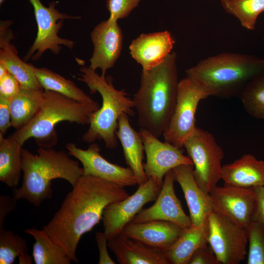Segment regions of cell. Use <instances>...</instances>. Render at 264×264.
Listing matches in <instances>:
<instances>
[{
    "instance_id": "obj_8",
    "label": "cell",
    "mask_w": 264,
    "mask_h": 264,
    "mask_svg": "<svg viewBox=\"0 0 264 264\" xmlns=\"http://www.w3.org/2000/svg\"><path fill=\"white\" fill-rule=\"evenodd\" d=\"M209 97L204 88L186 76L179 80L176 105L163 136L165 142L181 149L196 127V113L200 101Z\"/></svg>"
},
{
    "instance_id": "obj_20",
    "label": "cell",
    "mask_w": 264,
    "mask_h": 264,
    "mask_svg": "<svg viewBox=\"0 0 264 264\" xmlns=\"http://www.w3.org/2000/svg\"><path fill=\"white\" fill-rule=\"evenodd\" d=\"M108 246L120 264H169L165 250L121 234L108 240Z\"/></svg>"
},
{
    "instance_id": "obj_21",
    "label": "cell",
    "mask_w": 264,
    "mask_h": 264,
    "mask_svg": "<svg viewBox=\"0 0 264 264\" xmlns=\"http://www.w3.org/2000/svg\"><path fill=\"white\" fill-rule=\"evenodd\" d=\"M14 38L11 29H4L0 31V63L17 79L22 87L44 90L37 77L36 67L22 60L15 46L11 43Z\"/></svg>"
},
{
    "instance_id": "obj_15",
    "label": "cell",
    "mask_w": 264,
    "mask_h": 264,
    "mask_svg": "<svg viewBox=\"0 0 264 264\" xmlns=\"http://www.w3.org/2000/svg\"><path fill=\"white\" fill-rule=\"evenodd\" d=\"M175 181L172 170L165 175L155 203L148 208L142 209L131 222L140 223L160 220L171 222L184 228L190 227L192 224L190 218L184 211L175 191Z\"/></svg>"
},
{
    "instance_id": "obj_18",
    "label": "cell",
    "mask_w": 264,
    "mask_h": 264,
    "mask_svg": "<svg viewBox=\"0 0 264 264\" xmlns=\"http://www.w3.org/2000/svg\"><path fill=\"white\" fill-rule=\"evenodd\" d=\"M175 40L167 31L142 34L129 46L132 57L142 70H148L161 63L172 52Z\"/></svg>"
},
{
    "instance_id": "obj_39",
    "label": "cell",
    "mask_w": 264,
    "mask_h": 264,
    "mask_svg": "<svg viewBox=\"0 0 264 264\" xmlns=\"http://www.w3.org/2000/svg\"><path fill=\"white\" fill-rule=\"evenodd\" d=\"M254 188L256 197V207L253 221L264 225V186Z\"/></svg>"
},
{
    "instance_id": "obj_37",
    "label": "cell",
    "mask_w": 264,
    "mask_h": 264,
    "mask_svg": "<svg viewBox=\"0 0 264 264\" xmlns=\"http://www.w3.org/2000/svg\"><path fill=\"white\" fill-rule=\"evenodd\" d=\"M9 102L0 96V133L3 135L12 126Z\"/></svg>"
},
{
    "instance_id": "obj_33",
    "label": "cell",
    "mask_w": 264,
    "mask_h": 264,
    "mask_svg": "<svg viewBox=\"0 0 264 264\" xmlns=\"http://www.w3.org/2000/svg\"><path fill=\"white\" fill-rule=\"evenodd\" d=\"M140 0H107V7L110 13L109 18L117 21L127 17L137 6Z\"/></svg>"
},
{
    "instance_id": "obj_1",
    "label": "cell",
    "mask_w": 264,
    "mask_h": 264,
    "mask_svg": "<svg viewBox=\"0 0 264 264\" xmlns=\"http://www.w3.org/2000/svg\"><path fill=\"white\" fill-rule=\"evenodd\" d=\"M124 188L97 177L82 175L43 229L71 261L78 263L76 250L81 237L102 220L108 205L130 196Z\"/></svg>"
},
{
    "instance_id": "obj_28",
    "label": "cell",
    "mask_w": 264,
    "mask_h": 264,
    "mask_svg": "<svg viewBox=\"0 0 264 264\" xmlns=\"http://www.w3.org/2000/svg\"><path fill=\"white\" fill-rule=\"evenodd\" d=\"M36 74L45 91H52L83 103L94 101L72 81L44 67L37 68Z\"/></svg>"
},
{
    "instance_id": "obj_38",
    "label": "cell",
    "mask_w": 264,
    "mask_h": 264,
    "mask_svg": "<svg viewBox=\"0 0 264 264\" xmlns=\"http://www.w3.org/2000/svg\"><path fill=\"white\" fill-rule=\"evenodd\" d=\"M17 200L8 196H0V229L3 228L5 218L16 208Z\"/></svg>"
},
{
    "instance_id": "obj_11",
    "label": "cell",
    "mask_w": 264,
    "mask_h": 264,
    "mask_svg": "<svg viewBox=\"0 0 264 264\" xmlns=\"http://www.w3.org/2000/svg\"><path fill=\"white\" fill-rule=\"evenodd\" d=\"M162 184L154 177L149 178L132 195L105 207L102 220L108 240L121 234L146 204L155 200Z\"/></svg>"
},
{
    "instance_id": "obj_36",
    "label": "cell",
    "mask_w": 264,
    "mask_h": 264,
    "mask_svg": "<svg viewBox=\"0 0 264 264\" xmlns=\"http://www.w3.org/2000/svg\"><path fill=\"white\" fill-rule=\"evenodd\" d=\"M95 240L99 251V264H115L110 256L107 249L108 239L105 233L96 232Z\"/></svg>"
},
{
    "instance_id": "obj_30",
    "label": "cell",
    "mask_w": 264,
    "mask_h": 264,
    "mask_svg": "<svg viewBox=\"0 0 264 264\" xmlns=\"http://www.w3.org/2000/svg\"><path fill=\"white\" fill-rule=\"evenodd\" d=\"M238 97L249 115L264 119V70L247 83Z\"/></svg>"
},
{
    "instance_id": "obj_10",
    "label": "cell",
    "mask_w": 264,
    "mask_h": 264,
    "mask_svg": "<svg viewBox=\"0 0 264 264\" xmlns=\"http://www.w3.org/2000/svg\"><path fill=\"white\" fill-rule=\"evenodd\" d=\"M208 244L220 264H239L247 255L248 233L242 228L212 211L208 218Z\"/></svg>"
},
{
    "instance_id": "obj_43",
    "label": "cell",
    "mask_w": 264,
    "mask_h": 264,
    "mask_svg": "<svg viewBox=\"0 0 264 264\" xmlns=\"http://www.w3.org/2000/svg\"></svg>"
},
{
    "instance_id": "obj_40",
    "label": "cell",
    "mask_w": 264,
    "mask_h": 264,
    "mask_svg": "<svg viewBox=\"0 0 264 264\" xmlns=\"http://www.w3.org/2000/svg\"><path fill=\"white\" fill-rule=\"evenodd\" d=\"M33 257L29 254H25L19 258L20 264H31L32 263Z\"/></svg>"
},
{
    "instance_id": "obj_41",
    "label": "cell",
    "mask_w": 264,
    "mask_h": 264,
    "mask_svg": "<svg viewBox=\"0 0 264 264\" xmlns=\"http://www.w3.org/2000/svg\"><path fill=\"white\" fill-rule=\"evenodd\" d=\"M8 72L6 67L1 63H0V78L4 76Z\"/></svg>"
},
{
    "instance_id": "obj_5",
    "label": "cell",
    "mask_w": 264,
    "mask_h": 264,
    "mask_svg": "<svg viewBox=\"0 0 264 264\" xmlns=\"http://www.w3.org/2000/svg\"><path fill=\"white\" fill-rule=\"evenodd\" d=\"M100 108L97 102L83 103L52 91H44L41 106L33 118L10 137L22 146L34 138L38 147L52 148L58 140L55 125L67 121L89 125L94 113Z\"/></svg>"
},
{
    "instance_id": "obj_3",
    "label": "cell",
    "mask_w": 264,
    "mask_h": 264,
    "mask_svg": "<svg viewBox=\"0 0 264 264\" xmlns=\"http://www.w3.org/2000/svg\"><path fill=\"white\" fill-rule=\"evenodd\" d=\"M37 151L34 154L22 148V182L20 188L13 189V197L16 200L25 199L38 207L44 200L52 198V180L61 178L72 187L84 171L65 151L39 147Z\"/></svg>"
},
{
    "instance_id": "obj_2",
    "label": "cell",
    "mask_w": 264,
    "mask_h": 264,
    "mask_svg": "<svg viewBox=\"0 0 264 264\" xmlns=\"http://www.w3.org/2000/svg\"><path fill=\"white\" fill-rule=\"evenodd\" d=\"M176 54L159 65L142 70L140 87L132 99L138 123L159 138L167 129L176 105L178 80Z\"/></svg>"
},
{
    "instance_id": "obj_32",
    "label": "cell",
    "mask_w": 264,
    "mask_h": 264,
    "mask_svg": "<svg viewBox=\"0 0 264 264\" xmlns=\"http://www.w3.org/2000/svg\"><path fill=\"white\" fill-rule=\"evenodd\" d=\"M247 264H264V225L253 221L247 229Z\"/></svg>"
},
{
    "instance_id": "obj_16",
    "label": "cell",
    "mask_w": 264,
    "mask_h": 264,
    "mask_svg": "<svg viewBox=\"0 0 264 264\" xmlns=\"http://www.w3.org/2000/svg\"><path fill=\"white\" fill-rule=\"evenodd\" d=\"M94 49L89 59V67L99 68L105 76L119 58L123 44V34L117 21L110 19L97 24L91 33Z\"/></svg>"
},
{
    "instance_id": "obj_26",
    "label": "cell",
    "mask_w": 264,
    "mask_h": 264,
    "mask_svg": "<svg viewBox=\"0 0 264 264\" xmlns=\"http://www.w3.org/2000/svg\"><path fill=\"white\" fill-rule=\"evenodd\" d=\"M44 90L22 87L10 100L12 127L19 130L28 123L38 112Z\"/></svg>"
},
{
    "instance_id": "obj_31",
    "label": "cell",
    "mask_w": 264,
    "mask_h": 264,
    "mask_svg": "<svg viewBox=\"0 0 264 264\" xmlns=\"http://www.w3.org/2000/svg\"><path fill=\"white\" fill-rule=\"evenodd\" d=\"M26 240L12 230L0 229V264H12L17 257L27 254Z\"/></svg>"
},
{
    "instance_id": "obj_42",
    "label": "cell",
    "mask_w": 264,
    "mask_h": 264,
    "mask_svg": "<svg viewBox=\"0 0 264 264\" xmlns=\"http://www.w3.org/2000/svg\"><path fill=\"white\" fill-rule=\"evenodd\" d=\"M5 0H0V5H1L4 1Z\"/></svg>"
},
{
    "instance_id": "obj_12",
    "label": "cell",
    "mask_w": 264,
    "mask_h": 264,
    "mask_svg": "<svg viewBox=\"0 0 264 264\" xmlns=\"http://www.w3.org/2000/svg\"><path fill=\"white\" fill-rule=\"evenodd\" d=\"M209 195L213 211L242 228H248L256 207L254 188L216 186Z\"/></svg>"
},
{
    "instance_id": "obj_13",
    "label": "cell",
    "mask_w": 264,
    "mask_h": 264,
    "mask_svg": "<svg viewBox=\"0 0 264 264\" xmlns=\"http://www.w3.org/2000/svg\"><path fill=\"white\" fill-rule=\"evenodd\" d=\"M66 148L70 155L82 163L84 175L97 177L124 187L138 184L132 171L129 167L125 168L108 161L102 156L100 147L94 142L90 143L86 150L73 143H67Z\"/></svg>"
},
{
    "instance_id": "obj_7",
    "label": "cell",
    "mask_w": 264,
    "mask_h": 264,
    "mask_svg": "<svg viewBox=\"0 0 264 264\" xmlns=\"http://www.w3.org/2000/svg\"><path fill=\"white\" fill-rule=\"evenodd\" d=\"M183 148L192 160L193 174L198 186L209 194L221 179L224 153L214 135L196 126Z\"/></svg>"
},
{
    "instance_id": "obj_34",
    "label": "cell",
    "mask_w": 264,
    "mask_h": 264,
    "mask_svg": "<svg viewBox=\"0 0 264 264\" xmlns=\"http://www.w3.org/2000/svg\"><path fill=\"white\" fill-rule=\"evenodd\" d=\"M21 87L17 79L9 71L0 78V96L10 99L18 92Z\"/></svg>"
},
{
    "instance_id": "obj_9",
    "label": "cell",
    "mask_w": 264,
    "mask_h": 264,
    "mask_svg": "<svg viewBox=\"0 0 264 264\" xmlns=\"http://www.w3.org/2000/svg\"><path fill=\"white\" fill-rule=\"evenodd\" d=\"M28 0L33 8L37 33L33 44L24 57V60L27 61L31 59L38 61L47 50L57 55L62 50V45L72 49L74 42L60 37L58 33L63 26L64 20L80 19V17L59 12L55 8L56 2L54 1L46 7L41 0Z\"/></svg>"
},
{
    "instance_id": "obj_19",
    "label": "cell",
    "mask_w": 264,
    "mask_h": 264,
    "mask_svg": "<svg viewBox=\"0 0 264 264\" xmlns=\"http://www.w3.org/2000/svg\"><path fill=\"white\" fill-rule=\"evenodd\" d=\"M184 228L171 222L153 220L130 222L121 234L150 246L165 250L178 239Z\"/></svg>"
},
{
    "instance_id": "obj_17",
    "label": "cell",
    "mask_w": 264,
    "mask_h": 264,
    "mask_svg": "<svg viewBox=\"0 0 264 264\" xmlns=\"http://www.w3.org/2000/svg\"><path fill=\"white\" fill-rule=\"evenodd\" d=\"M193 164H183L173 169L175 180L183 192L193 225L205 223L213 211L209 194L198 184L193 174Z\"/></svg>"
},
{
    "instance_id": "obj_27",
    "label": "cell",
    "mask_w": 264,
    "mask_h": 264,
    "mask_svg": "<svg viewBox=\"0 0 264 264\" xmlns=\"http://www.w3.org/2000/svg\"><path fill=\"white\" fill-rule=\"evenodd\" d=\"M24 232L35 240L32 252L35 264H70L71 260L66 252L51 239L45 230L31 228L26 229Z\"/></svg>"
},
{
    "instance_id": "obj_25",
    "label": "cell",
    "mask_w": 264,
    "mask_h": 264,
    "mask_svg": "<svg viewBox=\"0 0 264 264\" xmlns=\"http://www.w3.org/2000/svg\"><path fill=\"white\" fill-rule=\"evenodd\" d=\"M22 145L15 139L0 133V181L16 188L22 171Z\"/></svg>"
},
{
    "instance_id": "obj_4",
    "label": "cell",
    "mask_w": 264,
    "mask_h": 264,
    "mask_svg": "<svg viewBox=\"0 0 264 264\" xmlns=\"http://www.w3.org/2000/svg\"><path fill=\"white\" fill-rule=\"evenodd\" d=\"M264 70V58L224 52L200 61L186 71V76L199 84L209 96H238L247 83Z\"/></svg>"
},
{
    "instance_id": "obj_24",
    "label": "cell",
    "mask_w": 264,
    "mask_h": 264,
    "mask_svg": "<svg viewBox=\"0 0 264 264\" xmlns=\"http://www.w3.org/2000/svg\"><path fill=\"white\" fill-rule=\"evenodd\" d=\"M208 220L200 225L184 228L176 241L165 250L170 264H188L195 251L208 244Z\"/></svg>"
},
{
    "instance_id": "obj_23",
    "label": "cell",
    "mask_w": 264,
    "mask_h": 264,
    "mask_svg": "<svg viewBox=\"0 0 264 264\" xmlns=\"http://www.w3.org/2000/svg\"><path fill=\"white\" fill-rule=\"evenodd\" d=\"M221 179L224 185L245 188L264 186V161L245 154L222 166Z\"/></svg>"
},
{
    "instance_id": "obj_35",
    "label": "cell",
    "mask_w": 264,
    "mask_h": 264,
    "mask_svg": "<svg viewBox=\"0 0 264 264\" xmlns=\"http://www.w3.org/2000/svg\"><path fill=\"white\" fill-rule=\"evenodd\" d=\"M188 264H220L209 244L198 249L191 257Z\"/></svg>"
},
{
    "instance_id": "obj_14",
    "label": "cell",
    "mask_w": 264,
    "mask_h": 264,
    "mask_svg": "<svg viewBox=\"0 0 264 264\" xmlns=\"http://www.w3.org/2000/svg\"><path fill=\"white\" fill-rule=\"evenodd\" d=\"M146 161L143 168L148 179L154 177L163 183L165 175L175 167L183 164H193L183 154L181 149L158 138L144 129L140 128Z\"/></svg>"
},
{
    "instance_id": "obj_22",
    "label": "cell",
    "mask_w": 264,
    "mask_h": 264,
    "mask_svg": "<svg viewBox=\"0 0 264 264\" xmlns=\"http://www.w3.org/2000/svg\"><path fill=\"white\" fill-rule=\"evenodd\" d=\"M129 116L125 113L120 115L115 134L121 144L125 161L140 185L148 179L143 168L144 146L140 132L131 126Z\"/></svg>"
},
{
    "instance_id": "obj_6",
    "label": "cell",
    "mask_w": 264,
    "mask_h": 264,
    "mask_svg": "<svg viewBox=\"0 0 264 264\" xmlns=\"http://www.w3.org/2000/svg\"><path fill=\"white\" fill-rule=\"evenodd\" d=\"M80 71L77 79L87 85L90 93L98 92L102 99V106L94 113L82 140L89 144L103 140L107 148L114 149L117 145L115 132L118 119L123 113L134 115L133 100L124 89H116L111 80L90 67L83 66Z\"/></svg>"
},
{
    "instance_id": "obj_29",
    "label": "cell",
    "mask_w": 264,
    "mask_h": 264,
    "mask_svg": "<svg viewBox=\"0 0 264 264\" xmlns=\"http://www.w3.org/2000/svg\"><path fill=\"white\" fill-rule=\"evenodd\" d=\"M220 3L227 13L248 30H255L257 19L264 11V0H220Z\"/></svg>"
}]
</instances>
